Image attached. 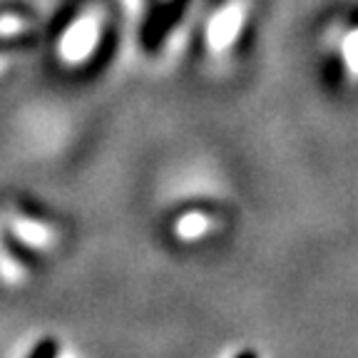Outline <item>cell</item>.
<instances>
[{
	"instance_id": "6da1fadb",
	"label": "cell",
	"mask_w": 358,
	"mask_h": 358,
	"mask_svg": "<svg viewBox=\"0 0 358 358\" xmlns=\"http://www.w3.org/2000/svg\"><path fill=\"white\" fill-rule=\"evenodd\" d=\"M185 8H187V0H167V3H162V6L152 13L150 22H147V28H145V43L150 50H155V48L162 45L164 35L179 22Z\"/></svg>"
},
{
	"instance_id": "7a4b0ae2",
	"label": "cell",
	"mask_w": 358,
	"mask_h": 358,
	"mask_svg": "<svg viewBox=\"0 0 358 358\" xmlns=\"http://www.w3.org/2000/svg\"><path fill=\"white\" fill-rule=\"evenodd\" d=\"M341 78H343V62L338 55H331L329 62H326V83L329 87H338L341 85Z\"/></svg>"
},
{
	"instance_id": "3957f363",
	"label": "cell",
	"mask_w": 358,
	"mask_h": 358,
	"mask_svg": "<svg viewBox=\"0 0 358 358\" xmlns=\"http://www.w3.org/2000/svg\"><path fill=\"white\" fill-rule=\"evenodd\" d=\"M348 25H351L353 30H358V10L351 13V17H348Z\"/></svg>"
}]
</instances>
